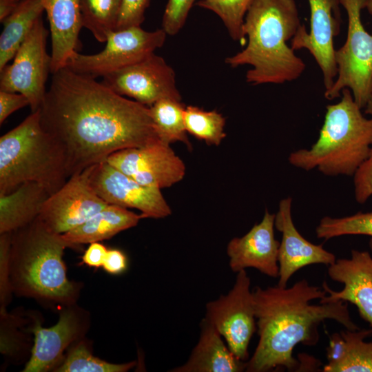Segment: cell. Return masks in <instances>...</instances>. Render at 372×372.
I'll use <instances>...</instances> for the list:
<instances>
[{
    "label": "cell",
    "mask_w": 372,
    "mask_h": 372,
    "mask_svg": "<svg viewBox=\"0 0 372 372\" xmlns=\"http://www.w3.org/2000/svg\"><path fill=\"white\" fill-rule=\"evenodd\" d=\"M48 34L41 17L17 51L13 62L0 70V90L25 96L32 112L43 103L51 73L52 58L46 50Z\"/></svg>",
    "instance_id": "9"
},
{
    "label": "cell",
    "mask_w": 372,
    "mask_h": 372,
    "mask_svg": "<svg viewBox=\"0 0 372 372\" xmlns=\"http://www.w3.org/2000/svg\"><path fill=\"white\" fill-rule=\"evenodd\" d=\"M63 307L56 324L44 328L38 320L30 329L34 334V344L23 372L54 371L64 360V351L85 333V311L74 304Z\"/></svg>",
    "instance_id": "16"
},
{
    "label": "cell",
    "mask_w": 372,
    "mask_h": 372,
    "mask_svg": "<svg viewBox=\"0 0 372 372\" xmlns=\"http://www.w3.org/2000/svg\"><path fill=\"white\" fill-rule=\"evenodd\" d=\"M185 105L181 100L162 99L149 107V113L158 138L167 144L184 143L192 150L184 120Z\"/></svg>",
    "instance_id": "25"
},
{
    "label": "cell",
    "mask_w": 372,
    "mask_h": 372,
    "mask_svg": "<svg viewBox=\"0 0 372 372\" xmlns=\"http://www.w3.org/2000/svg\"><path fill=\"white\" fill-rule=\"evenodd\" d=\"M253 295L259 340L246 362L248 372L278 368L297 371L302 364L293 356V349L300 343L315 345L319 340L318 325L327 319L335 320L349 330L359 329L344 301L310 304L324 298L327 291L305 279L289 288L257 287Z\"/></svg>",
    "instance_id": "2"
},
{
    "label": "cell",
    "mask_w": 372,
    "mask_h": 372,
    "mask_svg": "<svg viewBox=\"0 0 372 372\" xmlns=\"http://www.w3.org/2000/svg\"><path fill=\"white\" fill-rule=\"evenodd\" d=\"M254 0H198L197 5L214 12L223 21L230 37L242 41L245 14Z\"/></svg>",
    "instance_id": "30"
},
{
    "label": "cell",
    "mask_w": 372,
    "mask_h": 372,
    "mask_svg": "<svg viewBox=\"0 0 372 372\" xmlns=\"http://www.w3.org/2000/svg\"><path fill=\"white\" fill-rule=\"evenodd\" d=\"M292 198L287 197L279 203L275 227L282 233L278 251L279 280L278 285L286 287L289 278L301 268L314 264L331 265L335 256L306 240L296 228L291 215Z\"/></svg>",
    "instance_id": "18"
},
{
    "label": "cell",
    "mask_w": 372,
    "mask_h": 372,
    "mask_svg": "<svg viewBox=\"0 0 372 372\" xmlns=\"http://www.w3.org/2000/svg\"><path fill=\"white\" fill-rule=\"evenodd\" d=\"M196 0H168L162 19V29L170 36L184 26L189 10Z\"/></svg>",
    "instance_id": "32"
},
{
    "label": "cell",
    "mask_w": 372,
    "mask_h": 372,
    "mask_svg": "<svg viewBox=\"0 0 372 372\" xmlns=\"http://www.w3.org/2000/svg\"><path fill=\"white\" fill-rule=\"evenodd\" d=\"M345 349V341L340 333H335L329 337L327 348V364H333L342 356Z\"/></svg>",
    "instance_id": "39"
},
{
    "label": "cell",
    "mask_w": 372,
    "mask_h": 372,
    "mask_svg": "<svg viewBox=\"0 0 372 372\" xmlns=\"http://www.w3.org/2000/svg\"><path fill=\"white\" fill-rule=\"evenodd\" d=\"M150 0H122L116 30L141 26Z\"/></svg>",
    "instance_id": "33"
},
{
    "label": "cell",
    "mask_w": 372,
    "mask_h": 372,
    "mask_svg": "<svg viewBox=\"0 0 372 372\" xmlns=\"http://www.w3.org/2000/svg\"><path fill=\"white\" fill-rule=\"evenodd\" d=\"M107 250V247L99 242L90 243L82 256V261L89 267H101L103 266Z\"/></svg>",
    "instance_id": "38"
},
{
    "label": "cell",
    "mask_w": 372,
    "mask_h": 372,
    "mask_svg": "<svg viewBox=\"0 0 372 372\" xmlns=\"http://www.w3.org/2000/svg\"><path fill=\"white\" fill-rule=\"evenodd\" d=\"M310 8V29L302 24L291 39L293 50L306 49L316 60L323 76L325 90L336 79L338 67L335 59L333 38L340 32V0H308Z\"/></svg>",
    "instance_id": "15"
},
{
    "label": "cell",
    "mask_w": 372,
    "mask_h": 372,
    "mask_svg": "<svg viewBox=\"0 0 372 372\" xmlns=\"http://www.w3.org/2000/svg\"><path fill=\"white\" fill-rule=\"evenodd\" d=\"M90 182L107 204L136 209L145 218H163L172 213L160 189L140 184L107 161L90 167Z\"/></svg>",
    "instance_id": "14"
},
{
    "label": "cell",
    "mask_w": 372,
    "mask_h": 372,
    "mask_svg": "<svg viewBox=\"0 0 372 372\" xmlns=\"http://www.w3.org/2000/svg\"><path fill=\"white\" fill-rule=\"evenodd\" d=\"M328 274L334 281L341 282L344 287L336 291L330 289L327 282L322 288L327 295L320 303L339 300L355 304L361 318L372 328V257L366 251L351 250L350 258L336 259L329 265Z\"/></svg>",
    "instance_id": "17"
},
{
    "label": "cell",
    "mask_w": 372,
    "mask_h": 372,
    "mask_svg": "<svg viewBox=\"0 0 372 372\" xmlns=\"http://www.w3.org/2000/svg\"><path fill=\"white\" fill-rule=\"evenodd\" d=\"M301 25L295 0H254L242 26L247 46L225 62L231 68L250 65L246 81L253 85L296 80L306 65L287 41Z\"/></svg>",
    "instance_id": "3"
},
{
    "label": "cell",
    "mask_w": 372,
    "mask_h": 372,
    "mask_svg": "<svg viewBox=\"0 0 372 372\" xmlns=\"http://www.w3.org/2000/svg\"><path fill=\"white\" fill-rule=\"evenodd\" d=\"M28 105L29 100L23 94L0 90V125L11 114Z\"/></svg>",
    "instance_id": "36"
},
{
    "label": "cell",
    "mask_w": 372,
    "mask_h": 372,
    "mask_svg": "<svg viewBox=\"0 0 372 372\" xmlns=\"http://www.w3.org/2000/svg\"><path fill=\"white\" fill-rule=\"evenodd\" d=\"M0 292L1 304L3 306L8 301L12 289L9 280V254L12 232L0 234Z\"/></svg>",
    "instance_id": "35"
},
{
    "label": "cell",
    "mask_w": 372,
    "mask_h": 372,
    "mask_svg": "<svg viewBox=\"0 0 372 372\" xmlns=\"http://www.w3.org/2000/svg\"><path fill=\"white\" fill-rule=\"evenodd\" d=\"M167 33L161 28L146 31L141 26H132L112 32L105 48L94 54L73 52L65 67L94 78L104 76L136 63L161 48Z\"/></svg>",
    "instance_id": "8"
},
{
    "label": "cell",
    "mask_w": 372,
    "mask_h": 372,
    "mask_svg": "<svg viewBox=\"0 0 372 372\" xmlns=\"http://www.w3.org/2000/svg\"><path fill=\"white\" fill-rule=\"evenodd\" d=\"M318 238L329 240L344 235H365L372 238V211L342 217L322 218L316 229Z\"/></svg>",
    "instance_id": "31"
},
{
    "label": "cell",
    "mask_w": 372,
    "mask_h": 372,
    "mask_svg": "<svg viewBox=\"0 0 372 372\" xmlns=\"http://www.w3.org/2000/svg\"><path fill=\"white\" fill-rule=\"evenodd\" d=\"M250 283L245 269L238 271L227 294L206 304L205 317L225 339L232 353L242 361L249 358V344L256 330Z\"/></svg>",
    "instance_id": "10"
},
{
    "label": "cell",
    "mask_w": 372,
    "mask_h": 372,
    "mask_svg": "<svg viewBox=\"0 0 372 372\" xmlns=\"http://www.w3.org/2000/svg\"><path fill=\"white\" fill-rule=\"evenodd\" d=\"M102 267L108 273L119 275L127 268V258L124 252L118 249H109Z\"/></svg>",
    "instance_id": "37"
},
{
    "label": "cell",
    "mask_w": 372,
    "mask_h": 372,
    "mask_svg": "<svg viewBox=\"0 0 372 372\" xmlns=\"http://www.w3.org/2000/svg\"><path fill=\"white\" fill-rule=\"evenodd\" d=\"M68 179L61 146L42 127L39 110L0 138V194L37 182L50 194Z\"/></svg>",
    "instance_id": "6"
},
{
    "label": "cell",
    "mask_w": 372,
    "mask_h": 372,
    "mask_svg": "<svg viewBox=\"0 0 372 372\" xmlns=\"http://www.w3.org/2000/svg\"><path fill=\"white\" fill-rule=\"evenodd\" d=\"M136 365V362L116 364L96 358L90 352L85 342L73 344L56 372H126Z\"/></svg>",
    "instance_id": "29"
},
{
    "label": "cell",
    "mask_w": 372,
    "mask_h": 372,
    "mask_svg": "<svg viewBox=\"0 0 372 372\" xmlns=\"http://www.w3.org/2000/svg\"><path fill=\"white\" fill-rule=\"evenodd\" d=\"M50 195L37 182H26L10 193L0 194V234L12 232L34 221Z\"/></svg>",
    "instance_id": "23"
},
{
    "label": "cell",
    "mask_w": 372,
    "mask_h": 372,
    "mask_svg": "<svg viewBox=\"0 0 372 372\" xmlns=\"http://www.w3.org/2000/svg\"><path fill=\"white\" fill-rule=\"evenodd\" d=\"M365 113L372 116V94L371 95L365 106Z\"/></svg>",
    "instance_id": "42"
},
{
    "label": "cell",
    "mask_w": 372,
    "mask_h": 372,
    "mask_svg": "<svg viewBox=\"0 0 372 372\" xmlns=\"http://www.w3.org/2000/svg\"><path fill=\"white\" fill-rule=\"evenodd\" d=\"M44 11L41 0H21L3 20L0 35V70L14 58Z\"/></svg>",
    "instance_id": "24"
},
{
    "label": "cell",
    "mask_w": 372,
    "mask_h": 372,
    "mask_svg": "<svg viewBox=\"0 0 372 372\" xmlns=\"http://www.w3.org/2000/svg\"><path fill=\"white\" fill-rule=\"evenodd\" d=\"M21 0H0V21L8 17L17 7Z\"/></svg>",
    "instance_id": "40"
},
{
    "label": "cell",
    "mask_w": 372,
    "mask_h": 372,
    "mask_svg": "<svg viewBox=\"0 0 372 372\" xmlns=\"http://www.w3.org/2000/svg\"><path fill=\"white\" fill-rule=\"evenodd\" d=\"M362 8L372 15V0H362Z\"/></svg>",
    "instance_id": "41"
},
{
    "label": "cell",
    "mask_w": 372,
    "mask_h": 372,
    "mask_svg": "<svg viewBox=\"0 0 372 372\" xmlns=\"http://www.w3.org/2000/svg\"><path fill=\"white\" fill-rule=\"evenodd\" d=\"M340 4L347 14V34L344 45L335 50L338 74L324 97L333 100L348 88L362 109L372 94V34L362 21V0H340Z\"/></svg>",
    "instance_id": "7"
},
{
    "label": "cell",
    "mask_w": 372,
    "mask_h": 372,
    "mask_svg": "<svg viewBox=\"0 0 372 372\" xmlns=\"http://www.w3.org/2000/svg\"><path fill=\"white\" fill-rule=\"evenodd\" d=\"M83 26L100 43L116 30L122 0H79Z\"/></svg>",
    "instance_id": "27"
},
{
    "label": "cell",
    "mask_w": 372,
    "mask_h": 372,
    "mask_svg": "<svg viewBox=\"0 0 372 372\" xmlns=\"http://www.w3.org/2000/svg\"><path fill=\"white\" fill-rule=\"evenodd\" d=\"M187 133L209 145H219L225 138V118L216 110L206 111L198 106L187 105L184 111Z\"/></svg>",
    "instance_id": "28"
},
{
    "label": "cell",
    "mask_w": 372,
    "mask_h": 372,
    "mask_svg": "<svg viewBox=\"0 0 372 372\" xmlns=\"http://www.w3.org/2000/svg\"><path fill=\"white\" fill-rule=\"evenodd\" d=\"M90 168L71 176L44 203L39 218L50 231L63 234L108 205L91 186Z\"/></svg>",
    "instance_id": "13"
},
{
    "label": "cell",
    "mask_w": 372,
    "mask_h": 372,
    "mask_svg": "<svg viewBox=\"0 0 372 372\" xmlns=\"http://www.w3.org/2000/svg\"><path fill=\"white\" fill-rule=\"evenodd\" d=\"M101 82L118 94L147 107L162 99H182L174 69L154 53L104 76Z\"/></svg>",
    "instance_id": "11"
},
{
    "label": "cell",
    "mask_w": 372,
    "mask_h": 372,
    "mask_svg": "<svg viewBox=\"0 0 372 372\" xmlns=\"http://www.w3.org/2000/svg\"><path fill=\"white\" fill-rule=\"evenodd\" d=\"M52 74L38 110L42 127L63 151L68 178L116 152L159 139L149 107L67 67Z\"/></svg>",
    "instance_id": "1"
},
{
    "label": "cell",
    "mask_w": 372,
    "mask_h": 372,
    "mask_svg": "<svg viewBox=\"0 0 372 372\" xmlns=\"http://www.w3.org/2000/svg\"><path fill=\"white\" fill-rule=\"evenodd\" d=\"M345 341L341 358L323 368L324 372H372V342L364 341L372 335V328L340 332Z\"/></svg>",
    "instance_id": "26"
},
{
    "label": "cell",
    "mask_w": 372,
    "mask_h": 372,
    "mask_svg": "<svg viewBox=\"0 0 372 372\" xmlns=\"http://www.w3.org/2000/svg\"><path fill=\"white\" fill-rule=\"evenodd\" d=\"M145 218L127 208L108 204L87 220L61 234L72 248L109 239L119 232L135 227Z\"/></svg>",
    "instance_id": "22"
},
{
    "label": "cell",
    "mask_w": 372,
    "mask_h": 372,
    "mask_svg": "<svg viewBox=\"0 0 372 372\" xmlns=\"http://www.w3.org/2000/svg\"><path fill=\"white\" fill-rule=\"evenodd\" d=\"M275 218L276 214L266 209L260 223L243 236L229 241L227 253L234 272L253 267L267 276L278 277L280 242L274 236Z\"/></svg>",
    "instance_id": "19"
},
{
    "label": "cell",
    "mask_w": 372,
    "mask_h": 372,
    "mask_svg": "<svg viewBox=\"0 0 372 372\" xmlns=\"http://www.w3.org/2000/svg\"><path fill=\"white\" fill-rule=\"evenodd\" d=\"M51 33V74L67 65L70 55L81 48L83 26L79 0H41Z\"/></svg>",
    "instance_id": "20"
},
{
    "label": "cell",
    "mask_w": 372,
    "mask_h": 372,
    "mask_svg": "<svg viewBox=\"0 0 372 372\" xmlns=\"http://www.w3.org/2000/svg\"><path fill=\"white\" fill-rule=\"evenodd\" d=\"M106 161L140 184L160 189L180 182L186 172L170 145L160 139L116 152Z\"/></svg>",
    "instance_id": "12"
},
{
    "label": "cell",
    "mask_w": 372,
    "mask_h": 372,
    "mask_svg": "<svg viewBox=\"0 0 372 372\" xmlns=\"http://www.w3.org/2000/svg\"><path fill=\"white\" fill-rule=\"evenodd\" d=\"M72 247L39 218L12 232L9 280L18 296L61 307L74 304L80 284L70 281L63 260Z\"/></svg>",
    "instance_id": "4"
},
{
    "label": "cell",
    "mask_w": 372,
    "mask_h": 372,
    "mask_svg": "<svg viewBox=\"0 0 372 372\" xmlns=\"http://www.w3.org/2000/svg\"><path fill=\"white\" fill-rule=\"evenodd\" d=\"M340 101L327 106L323 125L309 149L291 152V165L326 176H353L372 148V118H366L351 90L344 88Z\"/></svg>",
    "instance_id": "5"
},
{
    "label": "cell",
    "mask_w": 372,
    "mask_h": 372,
    "mask_svg": "<svg viewBox=\"0 0 372 372\" xmlns=\"http://www.w3.org/2000/svg\"><path fill=\"white\" fill-rule=\"evenodd\" d=\"M355 198L364 204L372 196V148L368 158L353 175Z\"/></svg>",
    "instance_id": "34"
},
{
    "label": "cell",
    "mask_w": 372,
    "mask_h": 372,
    "mask_svg": "<svg viewBox=\"0 0 372 372\" xmlns=\"http://www.w3.org/2000/svg\"><path fill=\"white\" fill-rule=\"evenodd\" d=\"M200 335L187 361L173 372H240L246 362L238 359L223 340L218 331L204 318Z\"/></svg>",
    "instance_id": "21"
},
{
    "label": "cell",
    "mask_w": 372,
    "mask_h": 372,
    "mask_svg": "<svg viewBox=\"0 0 372 372\" xmlns=\"http://www.w3.org/2000/svg\"><path fill=\"white\" fill-rule=\"evenodd\" d=\"M369 245L370 249H371V251L372 252V238L369 240Z\"/></svg>",
    "instance_id": "43"
}]
</instances>
